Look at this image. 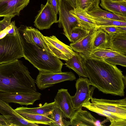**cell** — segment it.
I'll return each instance as SVG.
<instances>
[{
    "label": "cell",
    "mask_w": 126,
    "mask_h": 126,
    "mask_svg": "<svg viewBox=\"0 0 126 126\" xmlns=\"http://www.w3.org/2000/svg\"><path fill=\"white\" fill-rule=\"evenodd\" d=\"M0 113L12 117L16 126H37L38 124L30 122L19 115L9 104L0 99Z\"/></svg>",
    "instance_id": "obj_18"
},
{
    "label": "cell",
    "mask_w": 126,
    "mask_h": 126,
    "mask_svg": "<svg viewBox=\"0 0 126 126\" xmlns=\"http://www.w3.org/2000/svg\"><path fill=\"white\" fill-rule=\"evenodd\" d=\"M75 8L66 0H59L58 26L63 29V34L70 41L71 31L74 28L81 26L77 19L70 13Z\"/></svg>",
    "instance_id": "obj_6"
},
{
    "label": "cell",
    "mask_w": 126,
    "mask_h": 126,
    "mask_svg": "<svg viewBox=\"0 0 126 126\" xmlns=\"http://www.w3.org/2000/svg\"><path fill=\"white\" fill-rule=\"evenodd\" d=\"M50 117L53 120L51 126H68L70 125V121L66 120L67 118L62 111L57 107L51 111Z\"/></svg>",
    "instance_id": "obj_28"
},
{
    "label": "cell",
    "mask_w": 126,
    "mask_h": 126,
    "mask_svg": "<svg viewBox=\"0 0 126 126\" xmlns=\"http://www.w3.org/2000/svg\"><path fill=\"white\" fill-rule=\"evenodd\" d=\"M87 14L88 17L94 23L97 28L109 26H126V21L94 17L89 15L87 13Z\"/></svg>",
    "instance_id": "obj_29"
},
{
    "label": "cell",
    "mask_w": 126,
    "mask_h": 126,
    "mask_svg": "<svg viewBox=\"0 0 126 126\" xmlns=\"http://www.w3.org/2000/svg\"><path fill=\"white\" fill-rule=\"evenodd\" d=\"M82 107L106 116L110 121V126H126V119L114 113L95 107L88 102L83 104Z\"/></svg>",
    "instance_id": "obj_19"
},
{
    "label": "cell",
    "mask_w": 126,
    "mask_h": 126,
    "mask_svg": "<svg viewBox=\"0 0 126 126\" xmlns=\"http://www.w3.org/2000/svg\"><path fill=\"white\" fill-rule=\"evenodd\" d=\"M66 66L75 71L79 77L87 78L83 63L82 57L79 53L75 52L72 57L66 61Z\"/></svg>",
    "instance_id": "obj_23"
},
{
    "label": "cell",
    "mask_w": 126,
    "mask_h": 126,
    "mask_svg": "<svg viewBox=\"0 0 126 126\" xmlns=\"http://www.w3.org/2000/svg\"><path fill=\"white\" fill-rule=\"evenodd\" d=\"M100 0H76L77 7L86 12L92 11L99 6Z\"/></svg>",
    "instance_id": "obj_31"
},
{
    "label": "cell",
    "mask_w": 126,
    "mask_h": 126,
    "mask_svg": "<svg viewBox=\"0 0 126 126\" xmlns=\"http://www.w3.org/2000/svg\"><path fill=\"white\" fill-rule=\"evenodd\" d=\"M87 56L102 60L114 65L126 66V56L110 49H97Z\"/></svg>",
    "instance_id": "obj_13"
},
{
    "label": "cell",
    "mask_w": 126,
    "mask_h": 126,
    "mask_svg": "<svg viewBox=\"0 0 126 126\" xmlns=\"http://www.w3.org/2000/svg\"><path fill=\"white\" fill-rule=\"evenodd\" d=\"M70 121V125L72 126H102L89 112L82 108L76 110Z\"/></svg>",
    "instance_id": "obj_16"
},
{
    "label": "cell",
    "mask_w": 126,
    "mask_h": 126,
    "mask_svg": "<svg viewBox=\"0 0 126 126\" xmlns=\"http://www.w3.org/2000/svg\"><path fill=\"white\" fill-rule=\"evenodd\" d=\"M70 13L77 19L81 27L89 31L97 28L94 22L88 16L86 12L77 7L70 11Z\"/></svg>",
    "instance_id": "obj_20"
},
{
    "label": "cell",
    "mask_w": 126,
    "mask_h": 126,
    "mask_svg": "<svg viewBox=\"0 0 126 126\" xmlns=\"http://www.w3.org/2000/svg\"><path fill=\"white\" fill-rule=\"evenodd\" d=\"M91 85L87 78L79 77L76 80V93L74 96H71L72 105L75 110L82 108L83 104L90 101L95 88Z\"/></svg>",
    "instance_id": "obj_5"
},
{
    "label": "cell",
    "mask_w": 126,
    "mask_h": 126,
    "mask_svg": "<svg viewBox=\"0 0 126 126\" xmlns=\"http://www.w3.org/2000/svg\"><path fill=\"white\" fill-rule=\"evenodd\" d=\"M59 0H47V2L51 6L56 15L59 12Z\"/></svg>",
    "instance_id": "obj_35"
},
{
    "label": "cell",
    "mask_w": 126,
    "mask_h": 126,
    "mask_svg": "<svg viewBox=\"0 0 126 126\" xmlns=\"http://www.w3.org/2000/svg\"><path fill=\"white\" fill-rule=\"evenodd\" d=\"M98 29L91 31L89 34L82 39L75 43H71L69 46L77 52L86 56L89 55L91 52L93 42Z\"/></svg>",
    "instance_id": "obj_17"
},
{
    "label": "cell",
    "mask_w": 126,
    "mask_h": 126,
    "mask_svg": "<svg viewBox=\"0 0 126 126\" xmlns=\"http://www.w3.org/2000/svg\"><path fill=\"white\" fill-rule=\"evenodd\" d=\"M79 54L82 57L84 68L91 85L104 94L124 95L126 76L116 65Z\"/></svg>",
    "instance_id": "obj_1"
},
{
    "label": "cell",
    "mask_w": 126,
    "mask_h": 126,
    "mask_svg": "<svg viewBox=\"0 0 126 126\" xmlns=\"http://www.w3.org/2000/svg\"><path fill=\"white\" fill-rule=\"evenodd\" d=\"M74 8L77 7L76 0H66Z\"/></svg>",
    "instance_id": "obj_36"
},
{
    "label": "cell",
    "mask_w": 126,
    "mask_h": 126,
    "mask_svg": "<svg viewBox=\"0 0 126 126\" xmlns=\"http://www.w3.org/2000/svg\"><path fill=\"white\" fill-rule=\"evenodd\" d=\"M30 0H0V17H12L19 15Z\"/></svg>",
    "instance_id": "obj_14"
},
{
    "label": "cell",
    "mask_w": 126,
    "mask_h": 126,
    "mask_svg": "<svg viewBox=\"0 0 126 126\" xmlns=\"http://www.w3.org/2000/svg\"><path fill=\"white\" fill-rule=\"evenodd\" d=\"M44 41L53 56L65 61L74 55L75 52L70 46L59 40L55 35L43 36Z\"/></svg>",
    "instance_id": "obj_9"
},
{
    "label": "cell",
    "mask_w": 126,
    "mask_h": 126,
    "mask_svg": "<svg viewBox=\"0 0 126 126\" xmlns=\"http://www.w3.org/2000/svg\"><path fill=\"white\" fill-rule=\"evenodd\" d=\"M57 107L56 104L54 102L48 103L46 102L41 106L37 108H28L24 107L17 108L15 110L30 113L32 114L49 116L52 111Z\"/></svg>",
    "instance_id": "obj_25"
},
{
    "label": "cell",
    "mask_w": 126,
    "mask_h": 126,
    "mask_svg": "<svg viewBox=\"0 0 126 126\" xmlns=\"http://www.w3.org/2000/svg\"><path fill=\"white\" fill-rule=\"evenodd\" d=\"M15 110L22 117L31 123L51 126L52 123L53 122L52 120L47 115L35 114L18 110Z\"/></svg>",
    "instance_id": "obj_26"
},
{
    "label": "cell",
    "mask_w": 126,
    "mask_h": 126,
    "mask_svg": "<svg viewBox=\"0 0 126 126\" xmlns=\"http://www.w3.org/2000/svg\"><path fill=\"white\" fill-rule=\"evenodd\" d=\"M110 1L115 2H123L126 1V0H110Z\"/></svg>",
    "instance_id": "obj_37"
},
{
    "label": "cell",
    "mask_w": 126,
    "mask_h": 126,
    "mask_svg": "<svg viewBox=\"0 0 126 126\" xmlns=\"http://www.w3.org/2000/svg\"><path fill=\"white\" fill-rule=\"evenodd\" d=\"M12 18L11 16H4L2 20H0V32L6 30L8 34H18V28L15 26V21L11 22Z\"/></svg>",
    "instance_id": "obj_30"
},
{
    "label": "cell",
    "mask_w": 126,
    "mask_h": 126,
    "mask_svg": "<svg viewBox=\"0 0 126 126\" xmlns=\"http://www.w3.org/2000/svg\"><path fill=\"white\" fill-rule=\"evenodd\" d=\"M16 126L12 117L0 115V126Z\"/></svg>",
    "instance_id": "obj_34"
},
{
    "label": "cell",
    "mask_w": 126,
    "mask_h": 126,
    "mask_svg": "<svg viewBox=\"0 0 126 126\" xmlns=\"http://www.w3.org/2000/svg\"><path fill=\"white\" fill-rule=\"evenodd\" d=\"M34 22L35 26L39 30L49 29L53 24L58 22L57 15L51 6L47 2L45 5L41 4Z\"/></svg>",
    "instance_id": "obj_11"
},
{
    "label": "cell",
    "mask_w": 126,
    "mask_h": 126,
    "mask_svg": "<svg viewBox=\"0 0 126 126\" xmlns=\"http://www.w3.org/2000/svg\"><path fill=\"white\" fill-rule=\"evenodd\" d=\"M109 35L111 44L110 49L126 55V32Z\"/></svg>",
    "instance_id": "obj_24"
},
{
    "label": "cell",
    "mask_w": 126,
    "mask_h": 126,
    "mask_svg": "<svg viewBox=\"0 0 126 126\" xmlns=\"http://www.w3.org/2000/svg\"><path fill=\"white\" fill-rule=\"evenodd\" d=\"M91 105L99 109L115 114L126 119V98L119 100L97 98L92 97Z\"/></svg>",
    "instance_id": "obj_8"
},
{
    "label": "cell",
    "mask_w": 126,
    "mask_h": 126,
    "mask_svg": "<svg viewBox=\"0 0 126 126\" xmlns=\"http://www.w3.org/2000/svg\"><path fill=\"white\" fill-rule=\"evenodd\" d=\"M57 107L65 114L67 118L70 119L75 112L72 105L71 96L68 90L62 88L58 91L54 99Z\"/></svg>",
    "instance_id": "obj_15"
},
{
    "label": "cell",
    "mask_w": 126,
    "mask_h": 126,
    "mask_svg": "<svg viewBox=\"0 0 126 126\" xmlns=\"http://www.w3.org/2000/svg\"><path fill=\"white\" fill-rule=\"evenodd\" d=\"M111 47L109 35L101 29L98 28L93 42L91 52L98 49H110Z\"/></svg>",
    "instance_id": "obj_22"
},
{
    "label": "cell",
    "mask_w": 126,
    "mask_h": 126,
    "mask_svg": "<svg viewBox=\"0 0 126 126\" xmlns=\"http://www.w3.org/2000/svg\"><path fill=\"white\" fill-rule=\"evenodd\" d=\"M101 29L109 35L126 32V26H109L101 27Z\"/></svg>",
    "instance_id": "obj_33"
},
{
    "label": "cell",
    "mask_w": 126,
    "mask_h": 126,
    "mask_svg": "<svg viewBox=\"0 0 126 126\" xmlns=\"http://www.w3.org/2000/svg\"><path fill=\"white\" fill-rule=\"evenodd\" d=\"M89 15L94 17L117 21H126V17L115 15L101 9L99 6L89 11L86 12Z\"/></svg>",
    "instance_id": "obj_27"
},
{
    "label": "cell",
    "mask_w": 126,
    "mask_h": 126,
    "mask_svg": "<svg viewBox=\"0 0 126 126\" xmlns=\"http://www.w3.org/2000/svg\"><path fill=\"white\" fill-rule=\"evenodd\" d=\"M23 57L39 71L59 72L64 64L60 59L49 54L35 44L27 43L20 37Z\"/></svg>",
    "instance_id": "obj_3"
},
{
    "label": "cell",
    "mask_w": 126,
    "mask_h": 126,
    "mask_svg": "<svg viewBox=\"0 0 126 126\" xmlns=\"http://www.w3.org/2000/svg\"><path fill=\"white\" fill-rule=\"evenodd\" d=\"M90 31L85 29L81 26L75 27L71 31L70 41L72 43H75L89 34Z\"/></svg>",
    "instance_id": "obj_32"
},
{
    "label": "cell",
    "mask_w": 126,
    "mask_h": 126,
    "mask_svg": "<svg viewBox=\"0 0 126 126\" xmlns=\"http://www.w3.org/2000/svg\"><path fill=\"white\" fill-rule=\"evenodd\" d=\"M42 94L36 91L25 93H12L0 92V99L8 103H18L21 105H33L40 99Z\"/></svg>",
    "instance_id": "obj_12"
},
{
    "label": "cell",
    "mask_w": 126,
    "mask_h": 126,
    "mask_svg": "<svg viewBox=\"0 0 126 126\" xmlns=\"http://www.w3.org/2000/svg\"><path fill=\"white\" fill-rule=\"evenodd\" d=\"M22 57V47L18 33L7 34L0 39V64Z\"/></svg>",
    "instance_id": "obj_4"
},
{
    "label": "cell",
    "mask_w": 126,
    "mask_h": 126,
    "mask_svg": "<svg viewBox=\"0 0 126 126\" xmlns=\"http://www.w3.org/2000/svg\"><path fill=\"white\" fill-rule=\"evenodd\" d=\"M99 5L103 9L114 14L126 17V1L115 2L100 0Z\"/></svg>",
    "instance_id": "obj_21"
},
{
    "label": "cell",
    "mask_w": 126,
    "mask_h": 126,
    "mask_svg": "<svg viewBox=\"0 0 126 126\" xmlns=\"http://www.w3.org/2000/svg\"><path fill=\"white\" fill-rule=\"evenodd\" d=\"M35 83L22 61L18 59L0 64V92H34L37 90Z\"/></svg>",
    "instance_id": "obj_2"
},
{
    "label": "cell",
    "mask_w": 126,
    "mask_h": 126,
    "mask_svg": "<svg viewBox=\"0 0 126 126\" xmlns=\"http://www.w3.org/2000/svg\"><path fill=\"white\" fill-rule=\"evenodd\" d=\"M18 29L20 37L27 43L36 45L49 54H51L44 41L43 35L37 29L21 25Z\"/></svg>",
    "instance_id": "obj_10"
},
{
    "label": "cell",
    "mask_w": 126,
    "mask_h": 126,
    "mask_svg": "<svg viewBox=\"0 0 126 126\" xmlns=\"http://www.w3.org/2000/svg\"><path fill=\"white\" fill-rule=\"evenodd\" d=\"M76 77L71 71L59 72L39 71L35 83L38 88L43 90L55 84L66 81L75 80Z\"/></svg>",
    "instance_id": "obj_7"
}]
</instances>
